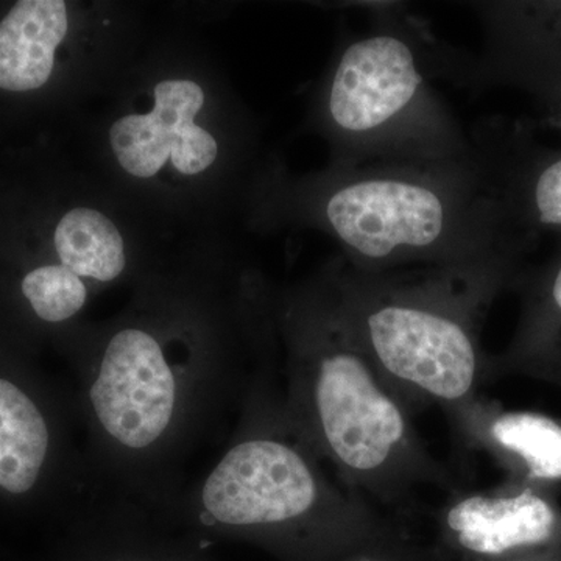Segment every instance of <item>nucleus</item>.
Here are the masks:
<instances>
[{
	"label": "nucleus",
	"instance_id": "nucleus-19",
	"mask_svg": "<svg viewBox=\"0 0 561 561\" xmlns=\"http://www.w3.org/2000/svg\"><path fill=\"white\" fill-rule=\"evenodd\" d=\"M511 561H540V560H530V559L516 560V559H512Z\"/></svg>",
	"mask_w": 561,
	"mask_h": 561
},
{
	"label": "nucleus",
	"instance_id": "nucleus-5",
	"mask_svg": "<svg viewBox=\"0 0 561 561\" xmlns=\"http://www.w3.org/2000/svg\"><path fill=\"white\" fill-rule=\"evenodd\" d=\"M305 195L309 219L337 241L343 261L360 272L527 256L540 242L505 219L478 157L331 168Z\"/></svg>",
	"mask_w": 561,
	"mask_h": 561
},
{
	"label": "nucleus",
	"instance_id": "nucleus-12",
	"mask_svg": "<svg viewBox=\"0 0 561 561\" xmlns=\"http://www.w3.org/2000/svg\"><path fill=\"white\" fill-rule=\"evenodd\" d=\"M54 561H214L205 542L128 505L99 502L69 522Z\"/></svg>",
	"mask_w": 561,
	"mask_h": 561
},
{
	"label": "nucleus",
	"instance_id": "nucleus-8",
	"mask_svg": "<svg viewBox=\"0 0 561 561\" xmlns=\"http://www.w3.org/2000/svg\"><path fill=\"white\" fill-rule=\"evenodd\" d=\"M479 164L515 230L561 239V149L535 140L527 122L486 117L470 135Z\"/></svg>",
	"mask_w": 561,
	"mask_h": 561
},
{
	"label": "nucleus",
	"instance_id": "nucleus-18",
	"mask_svg": "<svg viewBox=\"0 0 561 561\" xmlns=\"http://www.w3.org/2000/svg\"><path fill=\"white\" fill-rule=\"evenodd\" d=\"M332 561H393V559L386 552V542H383V545H370L354 549V551L343 553L339 559Z\"/></svg>",
	"mask_w": 561,
	"mask_h": 561
},
{
	"label": "nucleus",
	"instance_id": "nucleus-4",
	"mask_svg": "<svg viewBox=\"0 0 561 561\" xmlns=\"http://www.w3.org/2000/svg\"><path fill=\"white\" fill-rule=\"evenodd\" d=\"M526 254L454 267L360 272L342 256L327 265L354 330L382 381L412 415L440 408L449 419L489 382L482 328L511 290Z\"/></svg>",
	"mask_w": 561,
	"mask_h": 561
},
{
	"label": "nucleus",
	"instance_id": "nucleus-9",
	"mask_svg": "<svg viewBox=\"0 0 561 561\" xmlns=\"http://www.w3.org/2000/svg\"><path fill=\"white\" fill-rule=\"evenodd\" d=\"M153 110L128 114L110 130L111 149L125 172L151 179L171 160L183 175L205 172L219 157L216 138L195 124L205 92L192 80H164L154 87Z\"/></svg>",
	"mask_w": 561,
	"mask_h": 561
},
{
	"label": "nucleus",
	"instance_id": "nucleus-17",
	"mask_svg": "<svg viewBox=\"0 0 561 561\" xmlns=\"http://www.w3.org/2000/svg\"><path fill=\"white\" fill-rule=\"evenodd\" d=\"M537 106L541 113L542 127L561 133V90L537 101Z\"/></svg>",
	"mask_w": 561,
	"mask_h": 561
},
{
	"label": "nucleus",
	"instance_id": "nucleus-11",
	"mask_svg": "<svg viewBox=\"0 0 561 561\" xmlns=\"http://www.w3.org/2000/svg\"><path fill=\"white\" fill-rule=\"evenodd\" d=\"M472 449L489 453L513 485L553 491L561 485V420L531 411H504L478 398L451 419Z\"/></svg>",
	"mask_w": 561,
	"mask_h": 561
},
{
	"label": "nucleus",
	"instance_id": "nucleus-6",
	"mask_svg": "<svg viewBox=\"0 0 561 561\" xmlns=\"http://www.w3.org/2000/svg\"><path fill=\"white\" fill-rule=\"evenodd\" d=\"M368 10L371 27L348 33L320 94L331 168L474 161L470 135L432 90L430 28L401 3Z\"/></svg>",
	"mask_w": 561,
	"mask_h": 561
},
{
	"label": "nucleus",
	"instance_id": "nucleus-3",
	"mask_svg": "<svg viewBox=\"0 0 561 561\" xmlns=\"http://www.w3.org/2000/svg\"><path fill=\"white\" fill-rule=\"evenodd\" d=\"M376 511L328 478L290 423L273 373L243 402L227 448L184 489L168 524L203 542L260 546L284 561H332L389 541Z\"/></svg>",
	"mask_w": 561,
	"mask_h": 561
},
{
	"label": "nucleus",
	"instance_id": "nucleus-7",
	"mask_svg": "<svg viewBox=\"0 0 561 561\" xmlns=\"http://www.w3.org/2000/svg\"><path fill=\"white\" fill-rule=\"evenodd\" d=\"M482 27L478 54L434 38L432 79L482 91L516 88L535 101L561 90V0H489L468 3Z\"/></svg>",
	"mask_w": 561,
	"mask_h": 561
},
{
	"label": "nucleus",
	"instance_id": "nucleus-10",
	"mask_svg": "<svg viewBox=\"0 0 561 561\" xmlns=\"http://www.w3.org/2000/svg\"><path fill=\"white\" fill-rule=\"evenodd\" d=\"M453 494L440 512L443 535L472 557L511 559L561 541V507L553 491L505 483Z\"/></svg>",
	"mask_w": 561,
	"mask_h": 561
},
{
	"label": "nucleus",
	"instance_id": "nucleus-15",
	"mask_svg": "<svg viewBox=\"0 0 561 561\" xmlns=\"http://www.w3.org/2000/svg\"><path fill=\"white\" fill-rule=\"evenodd\" d=\"M54 241L61 265L81 279L113 283L127 268L124 239L101 210L70 209L58 224Z\"/></svg>",
	"mask_w": 561,
	"mask_h": 561
},
{
	"label": "nucleus",
	"instance_id": "nucleus-16",
	"mask_svg": "<svg viewBox=\"0 0 561 561\" xmlns=\"http://www.w3.org/2000/svg\"><path fill=\"white\" fill-rule=\"evenodd\" d=\"M21 291L39 320L50 324L76 319L88 302L84 279L65 265H43L24 276Z\"/></svg>",
	"mask_w": 561,
	"mask_h": 561
},
{
	"label": "nucleus",
	"instance_id": "nucleus-13",
	"mask_svg": "<svg viewBox=\"0 0 561 561\" xmlns=\"http://www.w3.org/2000/svg\"><path fill=\"white\" fill-rule=\"evenodd\" d=\"M511 290L522 311L507 348L489 356V381L519 375L561 389V239L551 257L519 272Z\"/></svg>",
	"mask_w": 561,
	"mask_h": 561
},
{
	"label": "nucleus",
	"instance_id": "nucleus-2",
	"mask_svg": "<svg viewBox=\"0 0 561 561\" xmlns=\"http://www.w3.org/2000/svg\"><path fill=\"white\" fill-rule=\"evenodd\" d=\"M286 345L284 409L343 489L376 508L408 511L424 486L456 493L413 415L382 381L324 271L275 305Z\"/></svg>",
	"mask_w": 561,
	"mask_h": 561
},
{
	"label": "nucleus",
	"instance_id": "nucleus-1",
	"mask_svg": "<svg viewBox=\"0 0 561 561\" xmlns=\"http://www.w3.org/2000/svg\"><path fill=\"white\" fill-rule=\"evenodd\" d=\"M187 308L172 309L168 323L121 324L80 360L77 415L98 501L164 523L195 454L275 373V305L265 295L210 323Z\"/></svg>",
	"mask_w": 561,
	"mask_h": 561
},
{
	"label": "nucleus",
	"instance_id": "nucleus-14",
	"mask_svg": "<svg viewBox=\"0 0 561 561\" xmlns=\"http://www.w3.org/2000/svg\"><path fill=\"white\" fill-rule=\"evenodd\" d=\"M68 28V7L61 0L18 2L0 22V88L25 92L46 84Z\"/></svg>",
	"mask_w": 561,
	"mask_h": 561
}]
</instances>
